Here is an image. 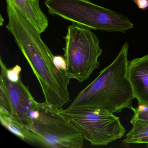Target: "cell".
Listing matches in <instances>:
<instances>
[{
  "label": "cell",
  "instance_id": "obj_1",
  "mask_svg": "<svg viewBox=\"0 0 148 148\" xmlns=\"http://www.w3.org/2000/svg\"><path fill=\"white\" fill-rule=\"evenodd\" d=\"M8 23L6 27L29 63L39 83L44 103L60 111L70 100V79L53 61L54 55L44 43L40 33L9 0H6Z\"/></svg>",
  "mask_w": 148,
  "mask_h": 148
},
{
  "label": "cell",
  "instance_id": "obj_2",
  "mask_svg": "<svg viewBox=\"0 0 148 148\" xmlns=\"http://www.w3.org/2000/svg\"><path fill=\"white\" fill-rule=\"evenodd\" d=\"M129 47V43L124 44L114 61L78 94L66 110L101 108L113 113L132 110L134 98L127 77Z\"/></svg>",
  "mask_w": 148,
  "mask_h": 148
},
{
  "label": "cell",
  "instance_id": "obj_3",
  "mask_svg": "<svg viewBox=\"0 0 148 148\" xmlns=\"http://www.w3.org/2000/svg\"><path fill=\"white\" fill-rule=\"evenodd\" d=\"M48 12L91 30L125 33L134 25L117 12L88 0H45Z\"/></svg>",
  "mask_w": 148,
  "mask_h": 148
},
{
  "label": "cell",
  "instance_id": "obj_4",
  "mask_svg": "<svg viewBox=\"0 0 148 148\" xmlns=\"http://www.w3.org/2000/svg\"><path fill=\"white\" fill-rule=\"evenodd\" d=\"M65 40L66 75L84 82L99 67L98 59L103 52L100 41L91 29L73 23L68 27Z\"/></svg>",
  "mask_w": 148,
  "mask_h": 148
},
{
  "label": "cell",
  "instance_id": "obj_5",
  "mask_svg": "<svg viewBox=\"0 0 148 148\" xmlns=\"http://www.w3.org/2000/svg\"><path fill=\"white\" fill-rule=\"evenodd\" d=\"M34 143L48 148H80L84 138L80 131L59 112L39 103L38 114L27 127Z\"/></svg>",
  "mask_w": 148,
  "mask_h": 148
},
{
  "label": "cell",
  "instance_id": "obj_6",
  "mask_svg": "<svg viewBox=\"0 0 148 148\" xmlns=\"http://www.w3.org/2000/svg\"><path fill=\"white\" fill-rule=\"evenodd\" d=\"M59 112L76 126L92 145H107L122 138L126 132L119 117L104 109H63Z\"/></svg>",
  "mask_w": 148,
  "mask_h": 148
},
{
  "label": "cell",
  "instance_id": "obj_7",
  "mask_svg": "<svg viewBox=\"0 0 148 148\" xmlns=\"http://www.w3.org/2000/svg\"><path fill=\"white\" fill-rule=\"evenodd\" d=\"M0 110L10 115L27 128L32 124L39 103L33 97L21 78L16 82L8 77V68L0 58Z\"/></svg>",
  "mask_w": 148,
  "mask_h": 148
},
{
  "label": "cell",
  "instance_id": "obj_8",
  "mask_svg": "<svg viewBox=\"0 0 148 148\" xmlns=\"http://www.w3.org/2000/svg\"><path fill=\"white\" fill-rule=\"evenodd\" d=\"M127 77L138 104H148V54L129 61Z\"/></svg>",
  "mask_w": 148,
  "mask_h": 148
},
{
  "label": "cell",
  "instance_id": "obj_9",
  "mask_svg": "<svg viewBox=\"0 0 148 148\" xmlns=\"http://www.w3.org/2000/svg\"><path fill=\"white\" fill-rule=\"evenodd\" d=\"M40 34L48 27L49 21L40 9L39 0H9Z\"/></svg>",
  "mask_w": 148,
  "mask_h": 148
},
{
  "label": "cell",
  "instance_id": "obj_10",
  "mask_svg": "<svg viewBox=\"0 0 148 148\" xmlns=\"http://www.w3.org/2000/svg\"><path fill=\"white\" fill-rule=\"evenodd\" d=\"M0 120L3 126L21 140L34 142L32 133L26 127L21 124L10 115L2 110H0Z\"/></svg>",
  "mask_w": 148,
  "mask_h": 148
},
{
  "label": "cell",
  "instance_id": "obj_11",
  "mask_svg": "<svg viewBox=\"0 0 148 148\" xmlns=\"http://www.w3.org/2000/svg\"><path fill=\"white\" fill-rule=\"evenodd\" d=\"M132 125L123 140L124 144H148V122L139 120H130Z\"/></svg>",
  "mask_w": 148,
  "mask_h": 148
},
{
  "label": "cell",
  "instance_id": "obj_12",
  "mask_svg": "<svg viewBox=\"0 0 148 148\" xmlns=\"http://www.w3.org/2000/svg\"><path fill=\"white\" fill-rule=\"evenodd\" d=\"M134 112L131 120H139L148 122V104H139L137 108H132Z\"/></svg>",
  "mask_w": 148,
  "mask_h": 148
},
{
  "label": "cell",
  "instance_id": "obj_13",
  "mask_svg": "<svg viewBox=\"0 0 148 148\" xmlns=\"http://www.w3.org/2000/svg\"><path fill=\"white\" fill-rule=\"evenodd\" d=\"M21 71V67L18 65H16L12 69H8V77L12 82L18 81L21 77L20 75Z\"/></svg>",
  "mask_w": 148,
  "mask_h": 148
},
{
  "label": "cell",
  "instance_id": "obj_14",
  "mask_svg": "<svg viewBox=\"0 0 148 148\" xmlns=\"http://www.w3.org/2000/svg\"><path fill=\"white\" fill-rule=\"evenodd\" d=\"M53 61L56 66L60 70L65 71L66 65L64 58L60 56H54Z\"/></svg>",
  "mask_w": 148,
  "mask_h": 148
},
{
  "label": "cell",
  "instance_id": "obj_15",
  "mask_svg": "<svg viewBox=\"0 0 148 148\" xmlns=\"http://www.w3.org/2000/svg\"><path fill=\"white\" fill-rule=\"evenodd\" d=\"M132 1L141 10H146L148 8V0H132Z\"/></svg>",
  "mask_w": 148,
  "mask_h": 148
}]
</instances>
